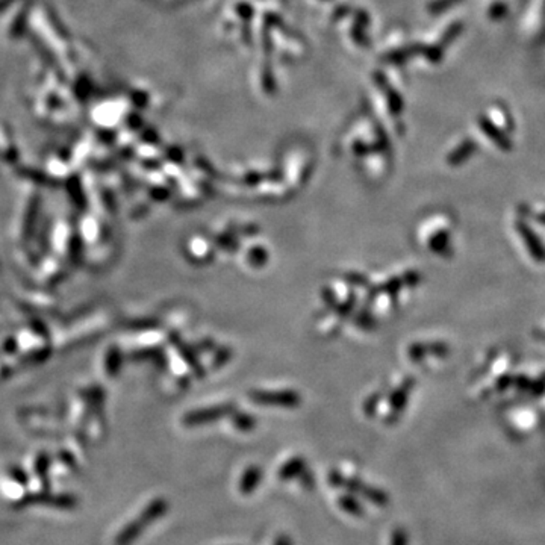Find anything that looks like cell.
Instances as JSON below:
<instances>
[{
	"instance_id": "1",
	"label": "cell",
	"mask_w": 545,
	"mask_h": 545,
	"mask_svg": "<svg viewBox=\"0 0 545 545\" xmlns=\"http://www.w3.org/2000/svg\"><path fill=\"white\" fill-rule=\"evenodd\" d=\"M168 511V503L164 498H157L139 515L123 528L117 536L115 545H130L143 535L147 527H150L155 521L164 517Z\"/></svg>"
},
{
	"instance_id": "2",
	"label": "cell",
	"mask_w": 545,
	"mask_h": 545,
	"mask_svg": "<svg viewBox=\"0 0 545 545\" xmlns=\"http://www.w3.org/2000/svg\"><path fill=\"white\" fill-rule=\"evenodd\" d=\"M330 484L333 486L347 488V489L352 490L353 494H362L365 498H367V500H370L371 503H375V504H379V506H385V504L389 503V498L384 493V490L364 485L362 482L356 480V479H346V477L339 476L338 473L330 474Z\"/></svg>"
},
{
	"instance_id": "3",
	"label": "cell",
	"mask_w": 545,
	"mask_h": 545,
	"mask_svg": "<svg viewBox=\"0 0 545 545\" xmlns=\"http://www.w3.org/2000/svg\"><path fill=\"white\" fill-rule=\"evenodd\" d=\"M21 506L25 504H50L57 506V508H73L76 504V500L73 497L68 495H48V494H37V495H29L20 503Z\"/></svg>"
},
{
	"instance_id": "4",
	"label": "cell",
	"mask_w": 545,
	"mask_h": 545,
	"mask_svg": "<svg viewBox=\"0 0 545 545\" xmlns=\"http://www.w3.org/2000/svg\"><path fill=\"white\" fill-rule=\"evenodd\" d=\"M517 229L519 232V235L524 238L526 241V246L528 248V252H531L532 258H535L536 261H544L545 259V250L541 244L539 238L535 235L533 230H531L527 224L524 223H518L517 224Z\"/></svg>"
},
{
	"instance_id": "5",
	"label": "cell",
	"mask_w": 545,
	"mask_h": 545,
	"mask_svg": "<svg viewBox=\"0 0 545 545\" xmlns=\"http://www.w3.org/2000/svg\"><path fill=\"white\" fill-rule=\"evenodd\" d=\"M262 479V470L259 466H250L243 474V477L239 480V493L246 495L252 494L253 490L259 486V482Z\"/></svg>"
},
{
	"instance_id": "6",
	"label": "cell",
	"mask_w": 545,
	"mask_h": 545,
	"mask_svg": "<svg viewBox=\"0 0 545 545\" xmlns=\"http://www.w3.org/2000/svg\"><path fill=\"white\" fill-rule=\"evenodd\" d=\"M306 471H308V470H306L305 461H301V459H293V461L286 462V464L282 466V468H280V471H279V474H277V477H279L280 480L286 482V480H291V479L301 477L303 474H305Z\"/></svg>"
},
{
	"instance_id": "7",
	"label": "cell",
	"mask_w": 545,
	"mask_h": 545,
	"mask_svg": "<svg viewBox=\"0 0 545 545\" xmlns=\"http://www.w3.org/2000/svg\"><path fill=\"white\" fill-rule=\"evenodd\" d=\"M338 504L341 506L342 511L350 513V515H353V517L364 515L361 503L357 502L356 498L352 497V495H342V497H339L338 498Z\"/></svg>"
},
{
	"instance_id": "8",
	"label": "cell",
	"mask_w": 545,
	"mask_h": 545,
	"mask_svg": "<svg viewBox=\"0 0 545 545\" xmlns=\"http://www.w3.org/2000/svg\"><path fill=\"white\" fill-rule=\"evenodd\" d=\"M482 128H484L486 132H489L488 135H489L490 138H493L494 141L502 147V149H509L511 143H508V139H506L504 137H502V135H500V132L495 130L493 126H490L489 123H482Z\"/></svg>"
},
{
	"instance_id": "9",
	"label": "cell",
	"mask_w": 545,
	"mask_h": 545,
	"mask_svg": "<svg viewBox=\"0 0 545 545\" xmlns=\"http://www.w3.org/2000/svg\"><path fill=\"white\" fill-rule=\"evenodd\" d=\"M474 149V144H465L461 150H459L456 155H455V158H456V162H461V161H464L465 159V157L466 155H468L471 150Z\"/></svg>"
},
{
	"instance_id": "10",
	"label": "cell",
	"mask_w": 545,
	"mask_h": 545,
	"mask_svg": "<svg viewBox=\"0 0 545 545\" xmlns=\"http://www.w3.org/2000/svg\"><path fill=\"white\" fill-rule=\"evenodd\" d=\"M393 545H406V535L404 531H395L393 535Z\"/></svg>"
},
{
	"instance_id": "11",
	"label": "cell",
	"mask_w": 545,
	"mask_h": 545,
	"mask_svg": "<svg viewBox=\"0 0 545 545\" xmlns=\"http://www.w3.org/2000/svg\"><path fill=\"white\" fill-rule=\"evenodd\" d=\"M275 545H293V539L290 538V536L282 535V536H279V538L276 539Z\"/></svg>"
}]
</instances>
